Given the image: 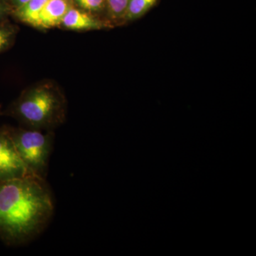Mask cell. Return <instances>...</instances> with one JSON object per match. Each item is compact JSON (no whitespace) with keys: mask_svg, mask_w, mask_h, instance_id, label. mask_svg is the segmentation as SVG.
<instances>
[{"mask_svg":"<svg viewBox=\"0 0 256 256\" xmlns=\"http://www.w3.org/2000/svg\"><path fill=\"white\" fill-rule=\"evenodd\" d=\"M54 202L45 178L35 174L0 183V237L20 245L43 232L53 216Z\"/></svg>","mask_w":256,"mask_h":256,"instance_id":"6da1fadb","label":"cell"},{"mask_svg":"<svg viewBox=\"0 0 256 256\" xmlns=\"http://www.w3.org/2000/svg\"><path fill=\"white\" fill-rule=\"evenodd\" d=\"M8 111L28 128L50 131L65 120L66 100L58 87L42 82L25 90Z\"/></svg>","mask_w":256,"mask_h":256,"instance_id":"7a4b0ae2","label":"cell"},{"mask_svg":"<svg viewBox=\"0 0 256 256\" xmlns=\"http://www.w3.org/2000/svg\"><path fill=\"white\" fill-rule=\"evenodd\" d=\"M12 142L32 174L45 178L53 146L52 131L6 127Z\"/></svg>","mask_w":256,"mask_h":256,"instance_id":"3957f363","label":"cell"},{"mask_svg":"<svg viewBox=\"0 0 256 256\" xmlns=\"http://www.w3.org/2000/svg\"><path fill=\"white\" fill-rule=\"evenodd\" d=\"M10 139L6 128L0 129V183L32 174Z\"/></svg>","mask_w":256,"mask_h":256,"instance_id":"277c9868","label":"cell"},{"mask_svg":"<svg viewBox=\"0 0 256 256\" xmlns=\"http://www.w3.org/2000/svg\"><path fill=\"white\" fill-rule=\"evenodd\" d=\"M74 5L73 0H47L34 28L44 30L60 26L64 16Z\"/></svg>","mask_w":256,"mask_h":256,"instance_id":"5b68a950","label":"cell"},{"mask_svg":"<svg viewBox=\"0 0 256 256\" xmlns=\"http://www.w3.org/2000/svg\"><path fill=\"white\" fill-rule=\"evenodd\" d=\"M60 26L70 31L82 32L101 30L106 28L107 24L74 5L64 16Z\"/></svg>","mask_w":256,"mask_h":256,"instance_id":"8992f818","label":"cell"},{"mask_svg":"<svg viewBox=\"0 0 256 256\" xmlns=\"http://www.w3.org/2000/svg\"><path fill=\"white\" fill-rule=\"evenodd\" d=\"M47 0H30L26 4L13 10L12 15L21 22L35 28L38 15Z\"/></svg>","mask_w":256,"mask_h":256,"instance_id":"52a82bcc","label":"cell"},{"mask_svg":"<svg viewBox=\"0 0 256 256\" xmlns=\"http://www.w3.org/2000/svg\"><path fill=\"white\" fill-rule=\"evenodd\" d=\"M158 0H130L124 18L127 21L136 20L146 14Z\"/></svg>","mask_w":256,"mask_h":256,"instance_id":"ba28073f","label":"cell"},{"mask_svg":"<svg viewBox=\"0 0 256 256\" xmlns=\"http://www.w3.org/2000/svg\"><path fill=\"white\" fill-rule=\"evenodd\" d=\"M18 30V26L8 20L0 22V54L10 50L14 44Z\"/></svg>","mask_w":256,"mask_h":256,"instance_id":"9c48e42d","label":"cell"},{"mask_svg":"<svg viewBox=\"0 0 256 256\" xmlns=\"http://www.w3.org/2000/svg\"><path fill=\"white\" fill-rule=\"evenodd\" d=\"M130 0H106L109 15L114 20L124 18Z\"/></svg>","mask_w":256,"mask_h":256,"instance_id":"30bf717a","label":"cell"},{"mask_svg":"<svg viewBox=\"0 0 256 256\" xmlns=\"http://www.w3.org/2000/svg\"><path fill=\"white\" fill-rule=\"evenodd\" d=\"M74 5L78 8L92 13L100 12L105 8L106 0H73Z\"/></svg>","mask_w":256,"mask_h":256,"instance_id":"8fae6325","label":"cell"},{"mask_svg":"<svg viewBox=\"0 0 256 256\" xmlns=\"http://www.w3.org/2000/svg\"><path fill=\"white\" fill-rule=\"evenodd\" d=\"M13 8L8 0H0V22L6 21L12 13Z\"/></svg>","mask_w":256,"mask_h":256,"instance_id":"7c38bea8","label":"cell"},{"mask_svg":"<svg viewBox=\"0 0 256 256\" xmlns=\"http://www.w3.org/2000/svg\"><path fill=\"white\" fill-rule=\"evenodd\" d=\"M28 1H30V0H10V3L12 6L13 10H14L26 4Z\"/></svg>","mask_w":256,"mask_h":256,"instance_id":"4fadbf2b","label":"cell"},{"mask_svg":"<svg viewBox=\"0 0 256 256\" xmlns=\"http://www.w3.org/2000/svg\"><path fill=\"white\" fill-rule=\"evenodd\" d=\"M2 106L0 105V114H1Z\"/></svg>","mask_w":256,"mask_h":256,"instance_id":"5bb4252c","label":"cell"}]
</instances>
